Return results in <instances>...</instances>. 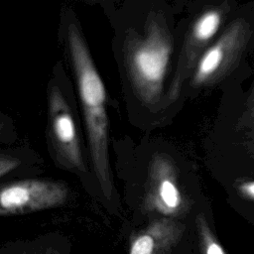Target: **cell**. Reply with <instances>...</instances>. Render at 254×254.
I'll list each match as a JSON object with an SVG mask.
<instances>
[{
	"mask_svg": "<svg viewBox=\"0 0 254 254\" xmlns=\"http://www.w3.org/2000/svg\"><path fill=\"white\" fill-rule=\"evenodd\" d=\"M147 175L144 208L160 217L176 218L185 214L189 209V201L182 192L173 159L164 153L155 154Z\"/></svg>",
	"mask_w": 254,
	"mask_h": 254,
	"instance_id": "4",
	"label": "cell"
},
{
	"mask_svg": "<svg viewBox=\"0 0 254 254\" xmlns=\"http://www.w3.org/2000/svg\"><path fill=\"white\" fill-rule=\"evenodd\" d=\"M174 49V40L165 18L149 16L143 34L129 36L124 44L126 70L138 99L147 106L161 98Z\"/></svg>",
	"mask_w": 254,
	"mask_h": 254,
	"instance_id": "2",
	"label": "cell"
},
{
	"mask_svg": "<svg viewBox=\"0 0 254 254\" xmlns=\"http://www.w3.org/2000/svg\"><path fill=\"white\" fill-rule=\"evenodd\" d=\"M223 19L220 8H210L202 12L191 24L186 35L173 78L168 88L167 99L172 102L177 99L181 89L191 75L199 58L210 46V41L218 32Z\"/></svg>",
	"mask_w": 254,
	"mask_h": 254,
	"instance_id": "6",
	"label": "cell"
},
{
	"mask_svg": "<svg viewBox=\"0 0 254 254\" xmlns=\"http://www.w3.org/2000/svg\"><path fill=\"white\" fill-rule=\"evenodd\" d=\"M249 117H250V123H249L250 138H252L254 140V92H253L251 104L249 107Z\"/></svg>",
	"mask_w": 254,
	"mask_h": 254,
	"instance_id": "12",
	"label": "cell"
},
{
	"mask_svg": "<svg viewBox=\"0 0 254 254\" xmlns=\"http://www.w3.org/2000/svg\"><path fill=\"white\" fill-rule=\"evenodd\" d=\"M250 37L251 27L245 19L231 22L199 58L191 73V86L210 85L224 77L234 68Z\"/></svg>",
	"mask_w": 254,
	"mask_h": 254,
	"instance_id": "3",
	"label": "cell"
},
{
	"mask_svg": "<svg viewBox=\"0 0 254 254\" xmlns=\"http://www.w3.org/2000/svg\"><path fill=\"white\" fill-rule=\"evenodd\" d=\"M51 135L60 162L77 172H85L75 122L69 106L57 85H53L49 96Z\"/></svg>",
	"mask_w": 254,
	"mask_h": 254,
	"instance_id": "7",
	"label": "cell"
},
{
	"mask_svg": "<svg viewBox=\"0 0 254 254\" xmlns=\"http://www.w3.org/2000/svg\"><path fill=\"white\" fill-rule=\"evenodd\" d=\"M239 192L249 199L254 200V181L244 182L238 186Z\"/></svg>",
	"mask_w": 254,
	"mask_h": 254,
	"instance_id": "11",
	"label": "cell"
},
{
	"mask_svg": "<svg viewBox=\"0 0 254 254\" xmlns=\"http://www.w3.org/2000/svg\"><path fill=\"white\" fill-rule=\"evenodd\" d=\"M20 165V161L16 158L2 155L0 158V176L4 177Z\"/></svg>",
	"mask_w": 254,
	"mask_h": 254,
	"instance_id": "10",
	"label": "cell"
},
{
	"mask_svg": "<svg viewBox=\"0 0 254 254\" xmlns=\"http://www.w3.org/2000/svg\"><path fill=\"white\" fill-rule=\"evenodd\" d=\"M41 254H55V253H52V252H50V251H47V252H45V253H41Z\"/></svg>",
	"mask_w": 254,
	"mask_h": 254,
	"instance_id": "13",
	"label": "cell"
},
{
	"mask_svg": "<svg viewBox=\"0 0 254 254\" xmlns=\"http://www.w3.org/2000/svg\"><path fill=\"white\" fill-rule=\"evenodd\" d=\"M184 231L185 225L175 218L158 217L131 237L128 254H169Z\"/></svg>",
	"mask_w": 254,
	"mask_h": 254,
	"instance_id": "8",
	"label": "cell"
},
{
	"mask_svg": "<svg viewBox=\"0 0 254 254\" xmlns=\"http://www.w3.org/2000/svg\"><path fill=\"white\" fill-rule=\"evenodd\" d=\"M66 41L82 108L86 135L95 176L103 194L110 199L113 191L108 155V117L106 90L87 44L75 22H69Z\"/></svg>",
	"mask_w": 254,
	"mask_h": 254,
	"instance_id": "1",
	"label": "cell"
},
{
	"mask_svg": "<svg viewBox=\"0 0 254 254\" xmlns=\"http://www.w3.org/2000/svg\"><path fill=\"white\" fill-rule=\"evenodd\" d=\"M67 188L50 180H24L2 187L1 215H19L58 207L67 198Z\"/></svg>",
	"mask_w": 254,
	"mask_h": 254,
	"instance_id": "5",
	"label": "cell"
},
{
	"mask_svg": "<svg viewBox=\"0 0 254 254\" xmlns=\"http://www.w3.org/2000/svg\"><path fill=\"white\" fill-rule=\"evenodd\" d=\"M195 227L202 254H227L211 231L202 213L195 216Z\"/></svg>",
	"mask_w": 254,
	"mask_h": 254,
	"instance_id": "9",
	"label": "cell"
}]
</instances>
